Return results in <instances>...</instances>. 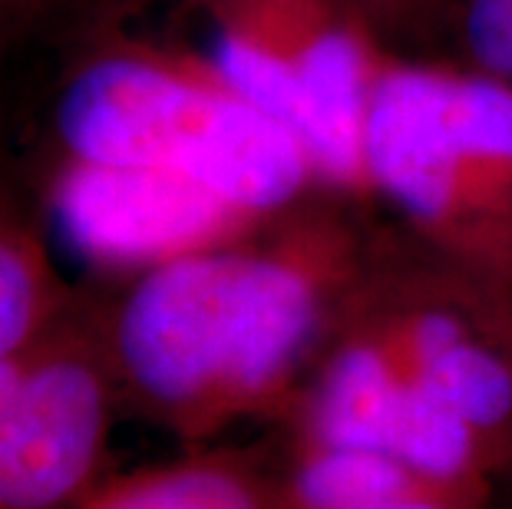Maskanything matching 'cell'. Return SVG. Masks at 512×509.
I'll use <instances>...</instances> for the list:
<instances>
[{
    "instance_id": "obj_1",
    "label": "cell",
    "mask_w": 512,
    "mask_h": 509,
    "mask_svg": "<svg viewBox=\"0 0 512 509\" xmlns=\"http://www.w3.org/2000/svg\"><path fill=\"white\" fill-rule=\"evenodd\" d=\"M294 443L367 450L499 500L512 486V275L367 262L291 410Z\"/></svg>"
},
{
    "instance_id": "obj_2",
    "label": "cell",
    "mask_w": 512,
    "mask_h": 509,
    "mask_svg": "<svg viewBox=\"0 0 512 509\" xmlns=\"http://www.w3.org/2000/svg\"><path fill=\"white\" fill-rule=\"evenodd\" d=\"M255 232L143 268L100 318L123 400L185 443L291 414L367 268L337 222Z\"/></svg>"
},
{
    "instance_id": "obj_3",
    "label": "cell",
    "mask_w": 512,
    "mask_h": 509,
    "mask_svg": "<svg viewBox=\"0 0 512 509\" xmlns=\"http://www.w3.org/2000/svg\"><path fill=\"white\" fill-rule=\"evenodd\" d=\"M53 129L67 159L169 172L258 222L318 186L301 139L248 103L202 53H93L63 83Z\"/></svg>"
},
{
    "instance_id": "obj_4",
    "label": "cell",
    "mask_w": 512,
    "mask_h": 509,
    "mask_svg": "<svg viewBox=\"0 0 512 509\" xmlns=\"http://www.w3.org/2000/svg\"><path fill=\"white\" fill-rule=\"evenodd\" d=\"M370 196L420 245L512 272V83L473 67L390 60L370 96Z\"/></svg>"
},
{
    "instance_id": "obj_5",
    "label": "cell",
    "mask_w": 512,
    "mask_h": 509,
    "mask_svg": "<svg viewBox=\"0 0 512 509\" xmlns=\"http://www.w3.org/2000/svg\"><path fill=\"white\" fill-rule=\"evenodd\" d=\"M222 77L301 139L318 186L367 199L370 96L394 60L357 0H189Z\"/></svg>"
},
{
    "instance_id": "obj_6",
    "label": "cell",
    "mask_w": 512,
    "mask_h": 509,
    "mask_svg": "<svg viewBox=\"0 0 512 509\" xmlns=\"http://www.w3.org/2000/svg\"><path fill=\"white\" fill-rule=\"evenodd\" d=\"M119 394L100 318L73 308L30 344L0 414V509H76L106 476Z\"/></svg>"
},
{
    "instance_id": "obj_7",
    "label": "cell",
    "mask_w": 512,
    "mask_h": 509,
    "mask_svg": "<svg viewBox=\"0 0 512 509\" xmlns=\"http://www.w3.org/2000/svg\"><path fill=\"white\" fill-rule=\"evenodd\" d=\"M53 205L83 255L139 272L238 242L265 225L189 179L113 162L67 159L53 186Z\"/></svg>"
},
{
    "instance_id": "obj_8",
    "label": "cell",
    "mask_w": 512,
    "mask_h": 509,
    "mask_svg": "<svg viewBox=\"0 0 512 509\" xmlns=\"http://www.w3.org/2000/svg\"><path fill=\"white\" fill-rule=\"evenodd\" d=\"M278 509H499V500L367 450L291 443Z\"/></svg>"
},
{
    "instance_id": "obj_9",
    "label": "cell",
    "mask_w": 512,
    "mask_h": 509,
    "mask_svg": "<svg viewBox=\"0 0 512 509\" xmlns=\"http://www.w3.org/2000/svg\"><path fill=\"white\" fill-rule=\"evenodd\" d=\"M76 509H278L275 480L228 450L106 476Z\"/></svg>"
},
{
    "instance_id": "obj_10",
    "label": "cell",
    "mask_w": 512,
    "mask_h": 509,
    "mask_svg": "<svg viewBox=\"0 0 512 509\" xmlns=\"http://www.w3.org/2000/svg\"><path fill=\"white\" fill-rule=\"evenodd\" d=\"M70 308L40 235L0 196V361L30 348Z\"/></svg>"
},
{
    "instance_id": "obj_11",
    "label": "cell",
    "mask_w": 512,
    "mask_h": 509,
    "mask_svg": "<svg viewBox=\"0 0 512 509\" xmlns=\"http://www.w3.org/2000/svg\"><path fill=\"white\" fill-rule=\"evenodd\" d=\"M374 24H417L443 0H357Z\"/></svg>"
},
{
    "instance_id": "obj_12",
    "label": "cell",
    "mask_w": 512,
    "mask_h": 509,
    "mask_svg": "<svg viewBox=\"0 0 512 509\" xmlns=\"http://www.w3.org/2000/svg\"><path fill=\"white\" fill-rule=\"evenodd\" d=\"M27 351H30V348H24V351L14 354V357H7V361H0V414H4L7 400L14 397V387H17V381H20V374H24Z\"/></svg>"
},
{
    "instance_id": "obj_13",
    "label": "cell",
    "mask_w": 512,
    "mask_h": 509,
    "mask_svg": "<svg viewBox=\"0 0 512 509\" xmlns=\"http://www.w3.org/2000/svg\"><path fill=\"white\" fill-rule=\"evenodd\" d=\"M34 4H37V0H0V24L10 20L14 14H24V10H30Z\"/></svg>"
},
{
    "instance_id": "obj_14",
    "label": "cell",
    "mask_w": 512,
    "mask_h": 509,
    "mask_svg": "<svg viewBox=\"0 0 512 509\" xmlns=\"http://www.w3.org/2000/svg\"><path fill=\"white\" fill-rule=\"evenodd\" d=\"M499 509H512V486H509L503 496H499Z\"/></svg>"
}]
</instances>
